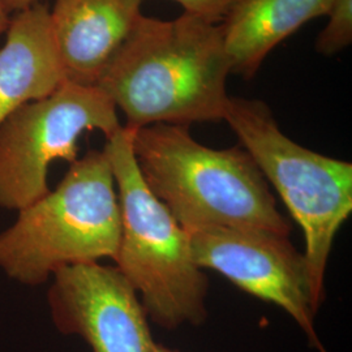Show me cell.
<instances>
[{
    "label": "cell",
    "mask_w": 352,
    "mask_h": 352,
    "mask_svg": "<svg viewBox=\"0 0 352 352\" xmlns=\"http://www.w3.org/2000/svg\"><path fill=\"white\" fill-rule=\"evenodd\" d=\"M184 12L221 23L238 0H174Z\"/></svg>",
    "instance_id": "cell-13"
},
{
    "label": "cell",
    "mask_w": 352,
    "mask_h": 352,
    "mask_svg": "<svg viewBox=\"0 0 352 352\" xmlns=\"http://www.w3.org/2000/svg\"><path fill=\"white\" fill-rule=\"evenodd\" d=\"M6 34L0 49V126L21 106L49 97L67 81L46 6L37 3L13 13Z\"/></svg>",
    "instance_id": "cell-10"
},
{
    "label": "cell",
    "mask_w": 352,
    "mask_h": 352,
    "mask_svg": "<svg viewBox=\"0 0 352 352\" xmlns=\"http://www.w3.org/2000/svg\"><path fill=\"white\" fill-rule=\"evenodd\" d=\"M132 144L145 184L187 232L225 227L289 236V221L241 146L212 149L188 126L162 123L133 128Z\"/></svg>",
    "instance_id": "cell-2"
},
{
    "label": "cell",
    "mask_w": 352,
    "mask_h": 352,
    "mask_svg": "<svg viewBox=\"0 0 352 352\" xmlns=\"http://www.w3.org/2000/svg\"><path fill=\"white\" fill-rule=\"evenodd\" d=\"M151 352H179L176 351V350H171V349H168V347H166L164 344H161V343H157V342H154V344H153V347H151Z\"/></svg>",
    "instance_id": "cell-16"
},
{
    "label": "cell",
    "mask_w": 352,
    "mask_h": 352,
    "mask_svg": "<svg viewBox=\"0 0 352 352\" xmlns=\"http://www.w3.org/2000/svg\"><path fill=\"white\" fill-rule=\"evenodd\" d=\"M10 19H11V16L4 11L3 6H1V1H0V36L3 33H6L8 24H10Z\"/></svg>",
    "instance_id": "cell-15"
},
{
    "label": "cell",
    "mask_w": 352,
    "mask_h": 352,
    "mask_svg": "<svg viewBox=\"0 0 352 352\" xmlns=\"http://www.w3.org/2000/svg\"><path fill=\"white\" fill-rule=\"evenodd\" d=\"M196 264L287 312L309 344L327 352L316 333L317 304L304 254L289 236L258 230L212 227L188 232Z\"/></svg>",
    "instance_id": "cell-7"
},
{
    "label": "cell",
    "mask_w": 352,
    "mask_h": 352,
    "mask_svg": "<svg viewBox=\"0 0 352 352\" xmlns=\"http://www.w3.org/2000/svg\"><path fill=\"white\" fill-rule=\"evenodd\" d=\"M223 120L302 227V254L321 305L334 239L352 213V164L287 138L265 102L230 97Z\"/></svg>",
    "instance_id": "cell-5"
},
{
    "label": "cell",
    "mask_w": 352,
    "mask_h": 352,
    "mask_svg": "<svg viewBox=\"0 0 352 352\" xmlns=\"http://www.w3.org/2000/svg\"><path fill=\"white\" fill-rule=\"evenodd\" d=\"M49 305L55 327L81 337L93 352H151L155 342L138 292L115 266L58 270Z\"/></svg>",
    "instance_id": "cell-8"
},
{
    "label": "cell",
    "mask_w": 352,
    "mask_h": 352,
    "mask_svg": "<svg viewBox=\"0 0 352 352\" xmlns=\"http://www.w3.org/2000/svg\"><path fill=\"white\" fill-rule=\"evenodd\" d=\"M231 74L221 23L183 13L141 16L96 87L126 115V126L223 120Z\"/></svg>",
    "instance_id": "cell-1"
},
{
    "label": "cell",
    "mask_w": 352,
    "mask_h": 352,
    "mask_svg": "<svg viewBox=\"0 0 352 352\" xmlns=\"http://www.w3.org/2000/svg\"><path fill=\"white\" fill-rule=\"evenodd\" d=\"M132 138L133 128L123 126L103 149L120 208L115 267L138 292L151 322L168 330L199 327L208 317V277L195 261L188 232L145 184Z\"/></svg>",
    "instance_id": "cell-3"
},
{
    "label": "cell",
    "mask_w": 352,
    "mask_h": 352,
    "mask_svg": "<svg viewBox=\"0 0 352 352\" xmlns=\"http://www.w3.org/2000/svg\"><path fill=\"white\" fill-rule=\"evenodd\" d=\"M329 21L316 41V51L331 56L352 43V0H334Z\"/></svg>",
    "instance_id": "cell-12"
},
{
    "label": "cell",
    "mask_w": 352,
    "mask_h": 352,
    "mask_svg": "<svg viewBox=\"0 0 352 352\" xmlns=\"http://www.w3.org/2000/svg\"><path fill=\"white\" fill-rule=\"evenodd\" d=\"M4 11L11 16V13H17L30 8L37 4L38 0H0Z\"/></svg>",
    "instance_id": "cell-14"
},
{
    "label": "cell",
    "mask_w": 352,
    "mask_h": 352,
    "mask_svg": "<svg viewBox=\"0 0 352 352\" xmlns=\"http://www.w3.org/2000/svg\"><path fill=\"white\" fill-rule=\"evenodd\" d=\"M120 230L111 166L103 151H90L0 234V269L19 283L38 286L67 266L113 260Z\"/></svg>",
    "instance_id": "cell-4"
},
{
    "label": "cell",
    "mask_w": 352,
    "mask_h": 352,
    "mask_svg": "<svg viewBox=\"0 0 352 352\" xmlns=\"http://www.w3.org/2000/svg\"><path fill=\"white\" fill-rule=\"evenodd\" d=\"M122 126L115 104L94 85L65 81L21 106L0 126V206L19 212L37 201L50 190V164L75 162L84 132L97 129L109 139Z\"/></svg>",
    "instance_id": "cell-6"
},
{
    "label": "cell",
    "mask_w": 352,
    "mask_h": 352,
    "mask_svg": "<svg viewBox=\"0 0 352 352\" xmlns=\"http://www.w3.org/2000/svg\"><path fill=\"white\" fill-rule=\"evenodd\" d=\"M334 0H238L221 21L231 74L251 78L282 41L316 17L327 14Z\"/></svg>",
    "instance_id": "cell-11"
},
{
    "label": "cell",
    "mask_w": 352,
    "mask_h": 352,
    "mask_svg": "<svg viewBox=\"0 0 352 352\" xmlns=\"http://www.w3.org/2000/svg\"><path fill=\"white\" fill-rule=\"evenodd\" d=\"M142 0H55L51 32L67 81L94 85L141 14Z\"/></svg>",
    "instance_id": "cell-9"
}]
</instances>
